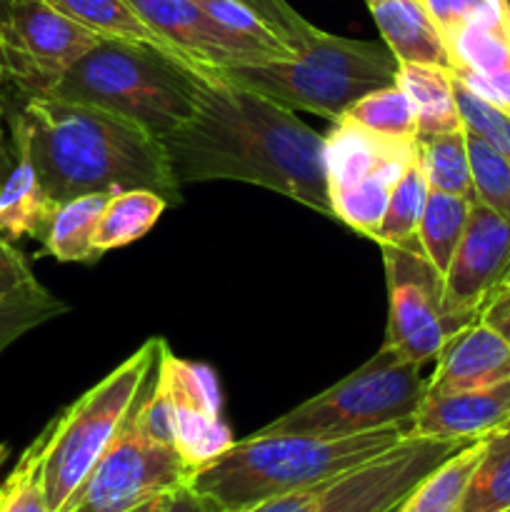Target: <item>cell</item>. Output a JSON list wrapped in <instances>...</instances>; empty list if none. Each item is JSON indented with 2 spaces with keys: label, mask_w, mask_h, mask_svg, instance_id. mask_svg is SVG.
<instances>
[{
  "label": "cell",
  "mask_w": 510,
  "mask_h": 512,
  "mask_svg": "<svg viewBox=\"0 0 510 512\" xmlns=\"http://www.w3.org/2000/svg\"><path fill=\"white\" fill-rule=\"evenodd\" d=\"M198 70V108L163 140L175 180L250 183L335 220L325 135L305 125L295 110L230 83L208 65L198 63Z\"/></svg>",
  "instance_id": "cell-1"
},
{
  "label": "cell",
  "mask_w": 510,
  "mask_h": 512,
  "mask_svg": "<svg viewBox=\"0 0 510 512\" xmlns=\"http://www.w3.org/2000/svg\"><path fill=\"white\" fill-rule=\"evenodd\" d=\"M13 148L33 163L55 200L148 188L170 205L180 188L163 143L120 115L55 95H28L8 113Z\"/></svg>",
  "instance_id": "cell-2"
},
{
  "label": "cell",
  "mask_w": 510,
  "mask_h": 512,
  "mask_svg": "<svg viewBox=\"0 0 510 512\" xmlns=\"http://www.w3.org/2000/svg\"><path fill=\"white\" fill-rule=\"evenodd\" d=\"M410 425L355 435L253 433L235 440L225 453L195 470L188 485L215 500L225 512L248 510L378 458L408 438Z\"/></svg>",
  "instance_id": "cell-3"
},
{
  "label": "cell",
  "mask_w": 510,
  "mask_h": 512,
  "mask_svg": "<svg viewBox=\"0 0 510 512\" xmlns=\"http://www.w3.org/2000/svg\"><path fill=\"white\" fill-rule=\"evenodd\" d=\"M198 65L148 43L103 38L45 95L120 115L163 143L198 108Z\"/></svg>",
  "instance_id": "cell-4"
},
{
  "label": "cell",
  "mask_w": 510,
  "mask_h": 512,
  "mask_svg": "<svg viewBox=\"0 0 510 512\" xmlns=\"http://www.w3.org/2000/svg\"><path fill=\"white\" fill-rule=\"evenodd\" d=\"M398 65L385 43L340 38L320 30L290 58L213 70L285 108L305 110L335 123L363 95L393 85Z\"/></svg>",
  "instance_id": "cell-5"
},
{
  "label": "cell",
  "mask_w": 510,
  "mask_h": 512,
  "mask_svg": "<svg viewBox=\"0 0 510 512\" xmlns=\"http://www.w3.org/2000/svg\"><path fill=\"white\" fill-rule=\"evenodd\" d=\"M163 345V338L145 340L128 360L53 418L43 460V488L50 512L63 510L70 495L110 448L128 420L145 378L158 363Z\"/></svg>",
  "instance_id": "cell-6"
},
{
  "label": "cell",
  "mask_w": 510,
  "mask_h": 512,
  "mask_svg": "<svg viewBox=\"0 0 510 512\" xmlns=\"http://www.w3.org/2000/svg\"><path fill=\"white\" fill-rule=\"evenodd\" d=\"M428 393L420 365L383 345L368 363L275 418L258 433L355 435L390 425L413 423Z\"/></svg>",
  "instance_id": "cell-7"
},
{
  "label": "cell",
  "mask_w": 510,
  "mask_h": 512,
  "mask_svg": "<svg viewBox=\"0 0 510 512\" xmlns=\"http://www.w3.org/2000/svg\"><path fill=\"white\" fill-rule=\"evenodd\" d=\"M473 440L408 435L378 458L325 483L265 500L240 512H395L415 485Z\"/></svg>",
  "instance_id": "cell-8"
},
{
  "label": "cell",
  "mask_w": 510,
  "mask_h": 512,
  "mask_svg": "<svg viewBox=\"0 0 510 512\" xmlns=\"http://www.w3.org/2000/svg\"><path fill=\"white\" fill-rule=\"evenodd\" d=\"M190 478L193 468L173 445L158 443L145 433L133 405L110 448L60 512H128L183 488Z\"/></svg>",
  "instance_id": "cell-9"
},
{
  "label": "cell",
  "mask_w": 510,
  "mask_h": 512,
  "mask_svg": "<svg viewBox=\"0 0 510 512\" xmlns=\"http://www.w3.org/2000/svg\"><path fill=\"white\" fill-rule=\"evenodd\" d=\"M388 285L385 343L415 365L435 363L458 325L443 308V275L423 255L418 238L405 245H380Z\"/></svg>",
  "instance_id": "cell-10"
},
{
  "label": "cell",
  "mask_w": 510,
  "mask_h": 512,
  "mask_svg": "<svg viewBox=\"0 0 510 512\" xmlns=\"http://www.w3.org/2000/svg\"><path fill=\"white\" fill-rule=\"evenodd\" d=\"M103 35L55 8L50 0H13L0 35L10 85L20 98L45 95L98 45Z\"/></svg>",
  "instance_id": "cell-11"
},
{
  "label": "cell",
  "mask_w": 510,
  "mask_h": 512,
  "mask_svg": "<svg viewBox=\"0 0 510 512\" xmlns=\"http://www.w3.org/2000/svg\"><path fill=\"white\" fill-rule=\"evenodd\" d=\"M510 285V218L475 200L468 225L443 275V308L458 328L480 320Z\"/></svg>",
  "instance_id": "cell-12"
},
{
  "label": "cell",
  "mask_w": 510,
  "mask_h": 512,
  "mask_svg": "<svg viewBox=\"0 0 510 512\" xmlns=\"http://www.w3.org/2000/svg\"><path fill=\"white\" fill-rule=\"evenodd\" d=\"M158 380L173 410V448L195 473L235 443L223 420L218 375L203 363L175 358L165 343L158 358Z\"/></svg>",
  "instance_id": "cell-13"
},
{
  "label": "cell",
  "mask_w": 510,
  "mask_h": 512,
  "mask_svg": "<svg viewBox=\"0 0 510 512\" xmlns=\"http://www.w3.org/2000/svg\"><path fill=\"white\" fill-rule=\"evenodd\" d=\"M445 43L450 73L488 103L510 110V0H485Z\"/></svg>",
  "instance_id": "cell-14"
},
{
  "label": "cell",
  "mask_w": 510,
  "mask_h": 512,
  "mask_svg": "<svg viewBox=\"0 0 510 512\" xmlns=\"http://www.w3.org/2000/svg\"><path fill=\"white\" fill-rule=\"evenodd\" d=\"M135 13L185 58L208 68L263 63L255 50L225 33L195 0H128Z\"/></svg>",
  "instance_id": "cell-15"
},
{
  "label": "cell",
  "mask_w": 510,
  "mask_h": 512,
  "mask_svg": "<svg viewBox=\"0 0 510 512\" xmlns=\"http://www.w3.org/2000/svg\"><path fill=\"white\" fill-rule=\"evenodd\" d=\"M510 378V343L483 320L465 325L445 340L425 395L480 390Z\"/></svg>",
  "instance_id": "cell-16"
},
{
  "label": "cell",
  "mask_w": 510,
  "mask_h": 512,
  "mask_svg": "<svg viewBox=\"0 0 510 512\" xmlns=\"http://www.w3.org/2000/svg\"><path fill=\"white\" fill-rule=\"evenodd\" d=\"M510 423V378L480 390L425 395L410 435L438 440H480Z\"/></svg>",
  "instance_id": "cell-17"
},
{
  "label": "cell",
  "mask_w": 510,
  "mask_h": 512,
  "mask_svg": "<svg viewBox=\"0 0 510 512\" xmlns=\"http://www.w3.org/2000/svg\"><path fill=\"white\" fill-rule=\"evenodd\" d=\"M368 8L383 43L398 63L440 65L450 70L448 45L423 0H373Z\"/></svg>",
  "instance_id": "cell-18"
},
{
  "label": "cell",
  "mask_w": 510,
  "mask_h": 512,
  "mask_svg": "<svg viewBox=\"0 0 510 512\" xmlns=\"http://www.w3.org/2000/svg\"><path fill=\"white\" fill-rule=\"evenodd\" d=\"M395 85L403 90L418 123V140L433 135L453 133L463 128L458 103H455V80L448 68L425 63H400Z\"/></svg>",
  "instance_id": "cell-19"
},
{
  "label": "cell",
  "mask_w": 510,
  "mask_h": 512,
  "mask_svg": "<svg viewBox=\"0 0 510 512\" xmlns=\"http://www.w3.org/2000/svg\"><path fill=\"white\" fill-rule=\"evenodd\" d=\"M55 203L45 193L33 163L23 150H15V163L0 183V235L8 240L35 238L43 240Z\"/></svg>",
  "instance_id": "cell-20"
},
{
  "label": "cell",
  "mask_w": 510,
  "mask_h": 512,
  "mask_svg": "<svg viewBox=\"0 0 510 512\" xmlns=\"http://www.w3.org/2000/svg\"><path fill=\"white\" fill-rule=\"evenodd\" d=\"M108 198L110 193H90L58 203L40 240L45 253L58 263H95L103 253L95 248L93 238Z\"/></svg>",
  "instance_id": "cell-21"
},
{
  "label": "cell",
  "mask_w": 510,
  "mask_h": 512,
  "mask_svg": "<svg viewBox=\"0 0 510 512\" xmlns=\"http://www.w3.org/2000/svg\"><path fill=\"white\" fill-rule=\"evenodd\" d=\"M168 205L170 203L163 195L148 188L113 193L105 203L98 228H95V248L100 253H108V250L135 243L155 228Z\"/></svg>",
  "instance_id": "cell-22"
},
{
  "label": "cell",
  "mask_w": 510,
  "mask_h": 512,
  "mask_svg": "<svg viewBox=\"0 0 510 512\" xmlns=\"http://www.w3.org/2000/svg\"><path fill=\"white\" fill-rule=\"evenodd\" d=\"M50 3H53L55 8L63 10L65 15H70L73 20H78L80 25L103 35V38H123L135 40V43H148L160 48L163 53L173 55V58L193 63V60L185 58L173 43H168L163 35L155 33V30L135 13V8L128 0H50Z\"/></svg>",
  "instance_id": "cell-23"
},
{
  "label": "cell",
  "mask_w": 510,
  "mask_h": 512,
  "mask_svg": "<svg viewBox=\"0 0 510 512\" xmlns=\"http://www.w3.org/2000/svg\"><path fill=\"white\" fill-rule=\"evenodd\" d=\"M473 203L475 200L465 198V195L443 193V190H430L428 193L415 235H418L423 255L440 275L448 273L450 260H453L455 248H458L465 225H468Z\"/></svg>",
  "instance_id": "cell-24"
},
{
  "label": "cell",
  "mask_w": 510,
  "mask_h": 512,
  "mask_svg": "<svg viewBox=\"0 0 510 512\" xmlns=\"http://www.w3.org/2000/svg\"><path fill=\"white\" fill-rule=\"evenodd\" d=\"M483 443L485 438L473 440L463 450L450 455L445 463H440L433 473L425 475L415 485L413 493L395 512H460L475 465L483 455Z\"/></svg>",
  "instance_id": "cell-25"
},
{
  "label": "cell",
  "mask_w": 510,
  "mask_h": 512,
  "mask_svg": "<svg viewBox=\"0 0 510 512\" xmlns=\"http://www.w3.org/2000/svg\"><path fill=\"white\" fill-rule=\"evenodd\" d=\"M510 510V428L490 433L473 470L460 512Z\"/></svg>",
  "instance_id": "cell-26"
},
{
  "label": "cell",
  "mask_w": 510,
  "mask_h": 512,
  "mask_svg": "<svg viewBox=\"0 0 510 512\" xmlns=\"http://www.w3.org/2000/svg\"><path fill=\"white\" fill-rule=\"evenodd\" d=\"M418 158L430 190H443V193L465 195V198L475 200L465 125L453 133L418 140Z\"/></svg>",
  "instance_id": "cell-27"
},
{
  "label": "cell",
  "mask_w": 510,
  "mask_h": 512,
  "mask_svg": "<svg viewBox=\"0 0 510 512\" xmlns=\"http://www.w3.org/2000/svg\"><path fill=\"white\" fill-rule=\"evenodd\" d=\"M430 185L425 180L423 168H420V158H415L408 165L403 175H400L398 185L393 188L385 208L383 223H380L378 233H375V243L378 245H405L413 243L418 238V223L423 215L425 200H428Z\"/></svg>",
  "instance_id": "cell-28"
},
{
  "label": "cell",
  "mask_w": 510,
  "mask_h": 512,
  "mask_svg": "<svg viewBox=\"0 0 510 512\" xmlns=\"http://www.w3.org/2000/svg\"><path fill=\"white\" fill-rule=\"evenodd\" d=\"M340 120H350V123L360 125L370 133L383 135V138L418 140V123H415L413 108L395 83L363 95L358 103L350 105L348 113Z\"/></svg>",
  "instance_id": "cell-29"
},
{
  "label": "cell",
  "mask_w": 510,
  "mask_h": 512,
  "mask_svg": "<svg viewBox=\"0 0 510 512\" xmlns=\"http://www.w3.org/2000/svg\"><path fill=\"white\" fill-rule=\"evenodd\" d=\"M50 430L53 420L35 435L8 478L0 483V512H50L43 488V460Z\"/></svg>",
  "instance_id": "cell-30"
},
{
  "label": "cell",
  "mask_w": 510,
  "mask_h": 512,
  "mask_svg": "<svg viewBox=\"0 0 510 512\" xmlns=\"http://www.w3.org/2000/svg\"><path fill=\"white\" fill-rule=\"evenodd\" d=\"M475 200L510 218V160L488 140L465 128Z\"/></svg>",
  "instance_id": "cell-31"
},
{
  "label": "cell",
  "mask_w": 510,
  "mask_h": 512,
  "mask_svg": "<svg viewBox=\"0 0 510 512\" xmlns=\"http://www.w3.org/2000/svg\"><path fill=\"white\" fill-rule=\"evenodd\" d=\"M225 33L233 35L235 40L248 45L250 50L263 60L290 58V50L280 43L278 35L258 18L250 8H245L238 0H195Z\"/></svg>",
  "instance_id": "cell-32"
},
{
  "label": "cell",
  "mask_w": 510,
  "mask_h": 512,
  "mask_svg": "<svg viewBox=\"0 0 510 512\" xmlns=\"http://www.w3.org/2000/svg\"><path fill=\"white\" fill-rule=\"evenodd\" d=\"M65 313H68V305L55 298L43 285H35V288L0 300V353L10 348L15 340L23 338L25 333Z\"/></svg>",
  "instance_id": "cell-33"
},
{
  "label": "cell",
  "mask_w": 510,
  "mask_h": 512,
  "mask_svg": "<svg viewBox=\"0 0 510 512\" xmlns=\"http://www.w3.org/2000/svg\"><path fill=\"white\" fill-rule=\"evenodd\" d=\"M455 80V103H458L460 118H463L465 128L478 133L480 138L488 140L498 153H503L510 160V110L500 108V105L488 103L480 98L478 93L468 88V85Z\"/></svg>",
  "instance_id": "cell-34"
},
{
  "label": "cell",
  "mask_w": 510,
  "mask_h": 512,
  "mask_svg": "<svg viewBox=\"0 0 510 512\" xmlns=\"http://www.w3.org/2000/svg\"><path fill=\"white\" fill-rule=\"evenodd\" d=\"M238 3L253 10L293 55L300 53L320 33V28L308 23L288 0H238Z\"/></svg>",
  "instance_id": "cell-35"
},
{
  "label": "cell",
  "mask_w": 510,
  "mask_h": 512,
  "mask_svg": "<svg viewBox=\"0 0 510 512\" xmlns=\"http://www.w3.org/2000/svg\"><path fill=\"white\" fill-rule=\"evenodd\" d=\"M35 285L40 283L30 268V260L25 258L23 250L15 248L13 240L0 235V300L35 288Z\"/></svg>",
  "instance_id": "cell-36"
},
{
  "label": "cell",
  "mask_w": 510,
  "mask_h": 512,
  "mask_svg": "<svg viewBox=\"0 0 510 512\" xmlns=\"http://www.w3.org/2000/svg\"><path fill=\"white\" fill-rule=\"evenodd\" d=\"M423 3L428 8L430 18L435 20L438 30L443 33V38H450L485 0H423Z\"/></svg>",
  "instance_id": "cell-37"
},
{
  "label": "cell",
  "mask_w": 510,
  "mask_h": 512,
  "mask_svg": "<svg viewBox=\"0 0 510 512\" xmlns=\"http://www.w3.org/2000/svg\"><path fill=\"white\" fill-rule=\"evenodd\" d=\"M155 512H225L215 500H210L208 495L198 493L190 485L183 488H175L170 493H165L160 498V505Z\"/></svg>",
  "instance_id": "cell-38"
},
{
  "label": "cell",
  "mask_w": 510,
  "mask_h": 512,
  "mask_svg": "<svg viewBox=\"0 0 510 512\" xmlns=\"http://www.w3.org/2000/svg\"><path fill=\"white\" fill-rule=\"evenodd\" d=\"M480 320L488 323L493 330H498V333L510 343V288L500 290V293L490 300V305L483 310Z\"/></svg>",
  "instance_id": "cell-39"
},
{
  "label": "cell",
  "mask_w": 510,
  "mask_h": 512,
  "mask_svg": "<svg viewBox=\"0 0 510 512\" xmlns=\"http://www.w3.org/2000/svg\"><path fill=\"white\" fill-rule=\"evenodd\" d=\"M8 113V105L0 103V183H3V178L8 175V170L13 168L15 163V148L8 128Z\"/></svg>",
  "instance_id": "cell-40"
},
{
  "label": "cell",
  "mask_w": 510,
  "mask_h": 512,
  "mask_svg": "<svg viewBox=\"0 0 510 512\" xmlns=\"http://www.w3.org/2000/svg\"><path fill=\"white\" fill-rule=\"evenodd\" d=\"M20 95L15 93L13 85H10V78H8V68H5V55H3V43H0V103L8 105L10 110L15 108V105L20 103Z\"/></svg>",
  "instance_id": "cell-41"
},
{
  "label": "cell",
  "mask_w": 510,
  "mask_h": 512,
  "mask_svg": "<svg viewBox=\"0 0 510 512\" xmlns=\"http://www.w3.org/2000/svg\"><path fill=\"white\" fill-rule=\"evenodd\" d=\"M10 3H13V0H0V35L5 33V28H8V18H10Z\"/></svg>",
  "instance_id": "cell-42"
},
{
  "label": "cell",
  "mask_w": 510,
  "mask_h": 512,
  "mask_svg": "<svg viewBox=\"0 0 510 512\" xmlns=\"http://www.w3.org/2000/svg\"><path fill=\"white\" fill-rule=\"evenodd\" d=\"M160 498H163V495H160ZM160 498L148 500V503L138 505V508H133V510H128V512H155V510H158V505H160Z\"/></svg>",
  "instance_id": "cell-43"
},
{
  "label": "cell",
  "mask_w": 510,
  "mask_h": 512,
  "mask_svg": "<svg viewBox=\"0 0 510 512\" xmlns=\"http://www.w3.org/2000/svg\"><path fill=\"white\" fill-rule=\"evenodd\" d=\"M8 455H10V448L5 443H0V468H3V465H5Z\"/></svg>",
  "instance_id": "cell-44"
},
{
  "label": "cell",
  "mask_w": 510,
  "mask_h": 512,
  "mask_svg": "<svg viewBox=\"0 0 510 512\" xmlns=\"http://www.w3.org/2000/svg\"><path fill=\"white\" fill-rule=\"evenodd\" d=\"M365 3H368V5H370V3H373V0H365Z\"/></svg>",
  "instance_id": "cell-45"
},
{
  "label": "cell",
  "mask_w": 510,
  "mask_h": 512,
  "mask_svg": "<svg viewBox=\"0 0 510 512\" xmlns=\"http://www.w3.org/2000/svg\"><path fill=\"white\" fill-rule=\"evenodd\" d=\"M505 428H510V423H508V425H505Z\"/></svg>",
  "instance_id": "cell-46"
},
{
  "label": "cell",
  "mask_w": 510,
  "mask_h": 512,
  "mask_svg": "<svg viewBox=\"0 0 510 512\" xmlns=\"http://www.w3.org/2000/svg\"><path fill=\"white\" fill-rule=\"evenodd\" d=\"M508 288H510V285H508Z\"/></svg>",
  "instance_id": "cell-47"
},
{
  "label": "cell",
  "mask_w": 510,
  "mask_h": 512,
  "mask_svg": "<svg viewBox=\"0 0 510 512\" xmlns=\"http://www.w3.org/2000/svg\"><path fill=\"white\" fill-rule=\"evenodd\" d=\"M508 512H510V510H508Z\"/></svg>",
  "instance_id": "cell-48"
}]
</instances>
